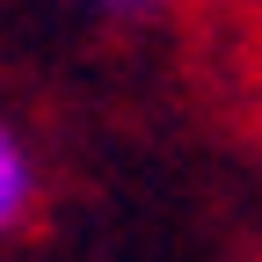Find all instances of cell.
I'll return each instance as SVG.
<instances>
[{
	"instance_id": "obj_1",
	"label": "cell",
	"mask_w": 262,
	"mask_h": 262,
	"mask_svg": "<svg viewBox=\"0 0 262 262\" xmlns=\"http://www.w3.org/2000/svg\"><path fill=\"white\" fill-rule=\"evenodd\" d=\"M29 211H37V160L29 146L0 124V233H22Z\"/></svg>"
},
{
	"instance_id": "obj_2",
	"label": "cell",
	"mask_w": 262,
	"mask_h": 262,
	"mask_svg": "<svg viewBox=\"0 0 262 262\" xmlns=\"http://www.w3.org/2000/svg\"><path fill=\"white\" fill-rule=\"evenodd\" d=\"M95 8H110V15H153L160 0H95Z\"/></svg>"
}]
</instances>
